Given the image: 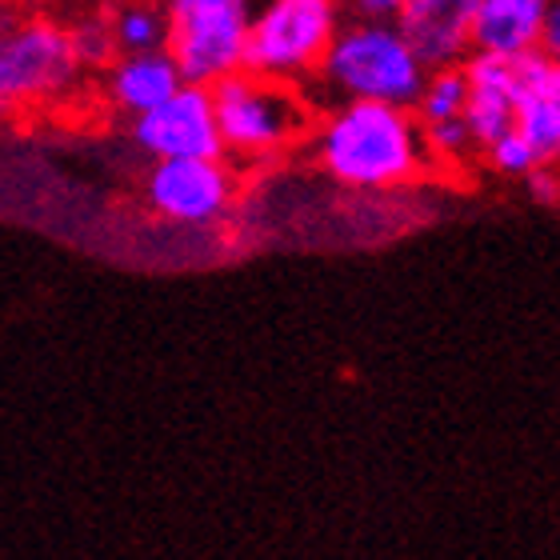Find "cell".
Listing matches in <instances>:
<instances>
[{
	"label": "cell",
	"instance_id": "1",
	"mask_svg": "<svg viewBox=\"0 0 560 560\" xmlns=\"http://www.w3.org/2000/svg\"><path fill=\"white\" fill-rule=\"evenodd\" d=\"M320 173L357 192H388L429 173V149L412 108L381 101H337L313 120L308 137Z\"/></svg>",
	"mask_w": 560,
	"mask_h": 560
},
{
	"label": "cell",
	"instance_id": "2",
	"mask_svg": "<svg viewBox=\"0 0 560 560\" xmlns=\"http://www.w3.org/2000/svg\"><path fill=\"white\" fill-rule=\"evenodd\" d=\"M313 77L337 101H381L412 108L429 69L397 21H340Z\"/></svg>",
	"mask_w": 560,
	"mask_h": 560
},
{
	"label": "cell",
	"instance_id": "3",
	"mask_svg": "<svg viewBox=\"0 0 560 560\" xmlns=\"http://www.w3.org/2000/svg\"><path fill=\"white\" fill-rule=\"evenodd\" d=\"M209 93L224 156H241L248 164L272 161L280 152L296 149L313 129L308 96L301 93V84L236 69L212 84Z\"/></svg>",
	"mask_w": 560,
	"mask_h": 560
},
{
	"label": "cell",
	"instance_id": "4",
	"mask_svg": "<svg viewBox=\"0 0 560 560\" xmlns=\"http://www.w3.org/2000/svg\"><path fill=\"white\" fill-rule=\"evenodd\" d=\"M69 24L45 12H12L0 24V117L57 105L81 81Z\"/></svg>",
	"mask_w": 560,
	"mask_h": 560
},
{
	"label": "cell",
	"instance_id": "5",
	"mask_svg": "<svg viewBox=\"0 0 560 560\" xmlns=\"http://www.w3.org/2000/svg\"><path fill=\"white\" fill-rule=\"evenodd\" d=\"M345 12L337 0H260L245 36L241 69L284 84L313 81Z\"/></svg>",
	"mask_w": 560,
	"mask_h": 560
},
{
	"label": "cell",
	"instance_id": "6",
	"mask_svg": "<svg viewBox=\"0 0 560 560\" xmlns=\"http://www.w3.org/2000/svg\"><path fill=\"white\" fill-rule=\"evenodd\" d=\"M168 16L164 52L188 84H217L245 65V36L260 0H161Z\"/></svg>",
	"mask_w": 560,
	"mask_h": 560
},
{
	"label": "cell",
	"instance_id": "7",
	"mask_svg": "<svg viewBox=\"0 0 560 560\" xmlns=\"http://www.w3.org/2000/svg\"><path fill=\"white\" fill-rule=\"evenodd\" d=\"M144 200L156 217L185 229H209L236 205V173L224 156H176L152 161Z\"/></svg>",
	"mask_w": 560,
	"mask_h": 560
},
{
	"label": "cell",
	"instance_id": "8",
	"mask_svg": "<svg viewBox=\"0 0 560 560\" xmlns=\"http://www.w3.org/2000/svg\"><path fill=\"white\" fill-rule=\"evenodd\" d=\"M132 140L152 161L176 156H224L209 84H180L161 105L132 117Z\"/></svg>",
	"mask_w": 560,
	"mask_h": 560
},
{
	"label": "cell",
	"instance_id": "9",
	"mask_svg": "<svg viewBox=\"0 0 560 560\" xmlns=\"http://www.w3.org/2000/svg\"><path fill=\"white\" fill-rule=\"evenodd\" d=\"M513 129L552 164L560 152V65L549 52L513 57Z\"/></svg>",
	"mask_w": 560,
	"mask_h": 560
},
{
	"label": "cell",
	"instance_id": "10",
	"mask_svg": "<svg viewBox=\"0 0 560 560\" xmlns=\"http://www.w3.org/2000/svg\"><path fill=\"white\" fill-rule=\"evenodd\" d=\"M557 0H477L468 16V52L525 57L537 52Z\"/></svg>",
	"mask_w": 560,
	"mask_h": 560
},
{
	"label": "cell",
	"instance_id": "11",
	"mask_svg": "<svg viewBox=\"0 0 560 560\" xmlns=\"http://www.w3.org/2000/svg\"><path fill=\"white\" fill-rule=\"evenodd\" d=\"M477 0H405L397 12L400 33L409 36L424 69L460 65L468 57V16Z\"/></svg>",
	"mask_w": 560,
	"mask_h": 560
},
{
	"label": "cell",
	"instance_id": "12",
	"mask_svg": "<svg viewBox=\"0 0 560 560\" xmlns=\"http://www.w3.org/2000/svg\"><path fill=\"white\" fill-rule=\"evenodd\" d=\"M468 84L465 125L472 132L477 152L513 129V57H489V52H468L460 60Z\"/></svg>",
	"mask_w": 560,
	"mask_h": 560
},
{
	"label": "cell",
	"instance_id": "13",
	"mask_svg": "<svg viewBox=\"0 0 560 560\" xmlns=\"http://www.w3.org/2000/svg\"><path fill=\"white\" fill-rule=\"evenodd\" d=\"M180 84H185V77H180L176 60L164 48H156V52H117L105 65L108 101L125 117H140V113L156 108Z\"/></svg>",
	"mask_w": 560,
	"mask_h": 560
},
{
	"label": "cell",
	"instance_id": "14",
	"mask_svg": "<svg viewBox=\"0 0 560 560\" xmlns=\"http://www.w3.org/2000/svg\"><path fill=\"white\" fill-rule=\"evenodd\" d=\"M108 33L117 52H156L168 45V16L161 0H120L108 9Z\"/></svg>",
	"mask_w": 560,
	"mask_h": 560
},
{
	"label": "cell",
	"instance_id": "15",
	"mask_svg": "<svg viewBox=\"0 0 560 560\" xmlns=\"http://www.w3.org/2000/svg\"><path fill=\"white\" fill-rule=\"evenodd\" d=\"M465 101H468V84H465V69H460V65L429 69L417 101H412V117H417V125H436V120L465 117Z\"/></svg>",
	"mask_w": 560,
	"mask_h": 560
},
{
	"label": "cell",
	"instance_id": "16",
	"mask_svg": "<svg viewBox=\"0 0 560 560\" xmlns=\"http://www.w3.org/2000/svg\"><path fill=\"white\" fill-rule=\"evenodd\" d=\"M69 40H72L77 60H81V69H105L108 60L117 57V48H113V33H108V9H93V12L72 16Z\"/></svg>",
	"mask_w": 560,
	"mask_h": 560
},
{
	"label": "cell",
	"instance_id": "17",
	"mask_svg": "<svg viewBox=\"0 0 560 560\" xmlns=\"http://www.w3.org/2000/svg\"><path fill=\"white\" fill-rule=\"evenodd\" d=\"M420 137H424V149H429L432 161H441V164H460L477 152L465 117L436 120V125H420Z\"/></svg>",
	"mask_w": 560,
	"mask_h": 560
},
{
	"label": "cell",
	"instance_id": "18",
	"mask_svg": "<svg viewBox=\"0 0 560 560\" xmlns=\"http://www.w3.org/2000/svg\"><path fill=\"white\" fill-rule=\"evenodd\" d=\"M480 152L489 156L492 168H497L501 176H521V180H525L533 168H540V164H545V161H540V152L533 149V144H528V140L521 137L516 129H509V132H501L497 140H489Z\"/></svg>",
	"mask_w": 560,
	"mask_h": 560
},
{
	"label": "cell",
	"instance_id": "19",
	"mask_svg": "<svg viewBox=\"0 0 560 560\" xmlns=\"http://www.w3.org/2000/svg\"><path fill=\"white\" fill-rule=\"evenodd\" d=\"M349 21H397L405 0H337Z\"/></svg>",
	"mask_w": 560,
	"mask_h": 560
},
{
	"label": "cell",
	"instance_id": "20",
	"mask_svg": "<svg viewBox=\"0 0 560 560\" xmlns=\"http://www.w3.org/2000/svg\"><path fill=\"white\" fill-rule=\"evenodd\" d=\"M4 4H12V9H28V4H48V0H4Z\"/></svg>",
	"mask_w": 560,
	"mask_h": 560
},
{
	"label": "cell",
	"instance_id": "21",
	"mask_svg": "<svg viewBox=\"0 0 560 560\" xmlns=\"http://www.w3.org/2000/svg\"><path fill=\"white\" fill-rule=\"evenodd\" d=\"M9 16H12V4H4V0H0V24L9 21Z\"/></svg>",
	"mask_w": 560,
	"mask_h": 560
},
{
	"label": "cell",
	"instance_id": "22",
	"mask_svg": "<svg viewBox=\"0 0 560 560\" xmlns=\"http://www.w3.org/2000/svg\"><path fill=\"white\" fill-rule=\"evenodd\" d=\"M113 4H120V0H113Z\"/></svg>",
	"mask_w": 560,
	"mask_h": 560
}]
</instances>
